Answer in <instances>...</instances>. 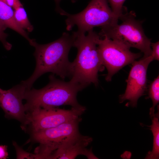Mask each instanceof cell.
<instances>
[{
  "mask_svg": "<svg viewBox=\"0 0 159 159\" xmlns=\"http://www.w3.org/2000/svg\"><path fill=\"white\" fill-rule=\"evenodd\" d=\"M132 11L127 12L120 19L122 22L101 27L98 34L101 38H108L120 42L130 48L140 50L145 58L152 54L151 39L145 35L142 26V22L135 19Z\"/></svg>",
  "mask_w": 159,
  "mask_h": 159,
  "instance_id": "277c9868",
  "label": "cell"
},
{
  "mask_svg": "<svg viewBox=\"0 0 159 159\" xmlns=\"http://www.w3.org/2000/svg\"><path fill=\"white\" fill-rule=\"evenodd\" d=\"M153 60L151 55L135 60L132 64V66L126 81L127 85L125 92L119 97L120 103L128 100L127 106H137L138 100L144 95L147 89V70L149 64Z\"/></svg>",
  "mask_w": 159,
  "mask_h": 159,
  "instance_id": "ba28073f",
  "label": "cell"
},
{
  "mask_svg": "<svg viewBox=\"0 0 159 159\" xmlns=\"http://www.w3.org/2000/svg\"><path fill=\"white\" fill-rule=\"evenodd\" d=\"M13 145L16 148L18 159H37L36 154L28 153L23 150L15 142H13Z\"/></svg>",
  "mask_w": 159,
  "mask_h": 159,
  "instance_id": "e0dca14e",
  "label": "cell"
},
{
  "mask_svg": "<svg viewBox=\"0 0 159 159\" xmlns=\"http://www.w3.org/2000/svg\"><path fill=\"white\" fill-rule=\"evenodd\" d=\"M26 90L21 82L8 90L0 88V107L6 117L16 120L24 126L26 122L27 113L22 100Z\"/></svg>",
  "mask_w": 159,
  "mask_h": 159,
  "instance_id": "9c48e42d",
  "label": "cell"
},
{
  "mask_svg": "<svg viewBox=\"0 0 159 159\" xmlns=\"http://www.w3.org/2000/svg\"><path fill=\"white\" fill-rule=\"evenodd\" d=\"M92 140L91 137L83 135L80 132L69 137L61 142L50 159H73L80 155H85L88 159H96L92 148H86Z\"/></svg>",
  "mask_w": 159,
  "mask_h": 159,
  "instance_id": "30bf717a",
  "label": "cell"
},
{
  "mask_svg": "<svg viewBox=\"0 0 159 159\" xmlns=\"http://www.w3.org/2000/svg\"><path fill=\"white\" fill-rule=\"evenodd\" d=\"M114 13L119 19L127 11L124 8L123 4L125 0H108Z\"/></svg>",
  "mask_w": 159,
  "mask_h": 159,
  "instance_id": "2e32d148",
  "label": "cell"
},
{
  "mask_svg": "<svg viewBox=\"0 0 159 159\" xmlns=\"http://www.w3.org/2000/svg\"><path fill=\"white\" fill-rule=\"evenodd\" d=\"M13 9L14 18L17 25L25 31L32 32L33 30V26L30 22L25 10L21 2L18 3Z\"/></svg>",
  "mask_w": 159,
  "mask_h": 159,
  "instance_id": "5bb4252c",
  "label": "cell"
},
{
  "mask_svg": "<svg viewBox=\"0 0 159 159\" xmlns=\"http://www.w3.org/2000/svg\"><path fill=\"white\" fill-rule=\"evenodd\" d=\"M74 36L64 32L59 39L50 43L40 44L34 39L30 44L35 48L34 53L36 61L34 70L27 79L21 82L27 90L30 89L37 79L43 74L52 72L62 79L69 77L71 62L68 59V54L73 47Z\"/></svg>",
  "mask_w": 159,
  "mask_h": 159,
  "instance_id": "6da1fadb",
  "label": "cell"
},
{
  "mask_svg": "<svg viewBox=\"0 0 159 159\" xmlns=\"http://www.w3.org/2000/svg\"><path fill=\"white\" fill-rule=\"evenodd\" d=\"M151 46L152 47V54L154 60H159V42L154 43H151Z\"/></svg>",
  "mask_w": 159,
  "mask_h": 159,
  "instance_id": "ac0fdd59",
  "label": "cell"
},
{
  "mask_svg": "<svg viewBox=\"0 0 159 159\" xmlns=\"http://www.w3.org/2000/svg\"><path fill=\"white\" fill-rule=\"evenodd\" d=\"M86 108L72 107L70 110L56 107L39 108L27 112L26 123L32 132L51 128L80 117Z\"/></svg>",
  "mask_w": 159,
  "mask_h": 159,
  "instance_id": "52a82bcc",
  "label": "cell"
},
{
  "mask_svg": "<svg viewBox=\"0 0 159 159\" xmlns=\"http://www.w3.org/2000/svg\"><path fill=\"white\" fill-rule=\"evenodd\" d=\"M49 82L43 88H34L27 90L24 99L26 112L39 108L56 107L65 105L72 107L81 108L82 106L78 102L77 93L86 87L70 80L65 82L57 78L54 74L49 77Z\"/></svg>",
  "mask_w": 159,
  "mask_h": 159,
  "instance_id": "3957f363",
  "label": "cell"
},
{
  "mask_svg": "<svg viewBox=\"0 0 159 159\" xmlns=\"http://www.w3.org/2000/svg\"><path fill=\"white\" fill-rule=\"evenodd\" d=\"M59 12L67 17V30L76 26L78 30L74 32L78 34H85L95 27L118 23L119 19L109 6L107 0H92L84 10L77 14H70L62 9Z\"/></svg>",
  "mask_w": 159,
  "mask_h": 159,
  "instance_id": "5b68a950",
  "label": "cell"
},
{
  "mask_svg": "<svg viewBox=\"0 0 159 159\" xmlns=\"http://www.w3.org/2000/svg\"><path fill=\"white\" fill-rule=\"evenodd\" d=\"M80 117L54 127L32 132V139L40 144L52 145L58 147L64 139L79 133Z\"/></svg>",
  "mask_w": 159,
  "mask_h": 159,
  "instance_id": "8fae6325",
  "label": "cell"
},
{
  "mask_svg": "<svg viewBox=\"0 0 159 159\" xmlns=\"http://www.w3.org/2000/svg\"><path fill=\"white\" fill-rule=\"evenodd\" d=\"M7 148L6 145H0V159H6L8 158Z\"/></svg>",
  "mask_w": 159,
  "mask_h": 159,
  "instance_id": "d6986e66",
  "label": "cell"
},
{
  "mask_svg": "<svg viewBox=\"0 0 159 159\" xmlns=\"http://www.w3.org/2000/svg\"><path fill=\"white\" fill-rule=\"evenodd\" d=\"M148 98H150L153 102L152 106L150 109V115L152 118L155 115V107L159 102V75L150 84L148 90Z\"/></svg>",
  "mask_w": 159,
  "mask_h": 159,
  "instance_id": "9a60e30c",
  "label": "cell"
},
{
  "mask_svg": "<svg viewBox=\"0 0 159 159\" xmlns=\"http://www.w3.org/2000/svg\"><path fill=\"white\" fill-rule=\"evenodd\" d=\"M159 112L155 114L151 118L152 125L149 126L153 135V144L152 151H149L145 159H158L159 158Z\"/></svg>",
  "mask_w": 159,
  "mask_h": 159,
  "instance_id": "4fadbf2b",
  "label": "cell"
},
{
  "mask_svg": "<svg viewBox=\"0 0 159 159\" xmlns=\"http://www.w3.org/2000/svg\"><path fill=\"white\" fill-rule=\"evenodd\" d=\"M12 8H14L20 1L19 0H2Z\"/></svg>",
  "mask_w": 159,
  "mask_h": 159,
  "instance_id": "ffe728a7",
  "label": "cell"
},
{
  "mask_svg": "<svg viewBox=\"0 0 159 159\" xmlns=\"http://www.w3.org/2000/svg\"><path fill=\"white\" fill-rule=\"evenodd\" d=\"M97 44L102 64L107 71L105 80L108 82L122 67L132 64L142 56L140 53H133L127 46L106 37H99Z\"/></svg>",
  "mask_w": 159,
  "mask_h": 159,
  "instance_id": "8992f818",
  "label": "cell"
},
{
  "mask_svg": "<svg viewBox=\"0 0 159 159\" xmlns=\"http://www.w3.org/2000/svg\"><path fill=\"white\" fill-rule=\"evenodd\" d=\"M72 33L73 47L77 48V53L74 60L71 62L69 77L86 87L91 83L97 86L98 73L103 70L104 67L97 48V40L100 37L93 29L88 31L87 35Z\"/></svg>",
  "mask_w": 159,
  "mask_h": 159,
  "instance_id": "7a4b0ae2",
  "label": "cell"
},
{
  "mask_svg": "<svg viewBox=\"0 0 159 159\" xmlns=\"http://www.w3.org/2000/svg\"><path fill=\"white\" fill-rule=\"evenodd\" d=\"M57 5V9L58 11L61 9L59 7V4L61 0H54ZM72 2H75L77 0H71Z\"/></svg>",
  "mask_w": 159,
  "mask_h": 159,
  "instance_id": "44dd1931",
  "label": "cell"
},
{
  "mask_svg": "<svg viewBox=\"0 0 159 159\" xmlns=\"http://www.w3.org/2000/svg\"><path fill=\"white\" fill-rule=\"evenodd\" d=\"M14 13L12 7L0 0V21L7 28H9L16 32L30 42L32 39L29 38L26 32L17 25L14 18Z\"/></svg>",
  "mask_w": 159,
  "mask_h": 159,
  "instance_id": "7c38bea8",
  "label": "cell"
}]
</instances>
